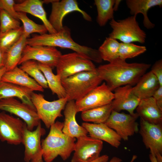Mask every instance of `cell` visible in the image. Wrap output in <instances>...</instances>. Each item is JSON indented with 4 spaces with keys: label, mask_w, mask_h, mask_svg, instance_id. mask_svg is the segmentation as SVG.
I'll list each match as a JSON object with an SVG mask.
<instances>
[{
    "label": "cell",
    "mask_w": 162,
    "mask_h": 162,
    "mask_svg": "<svg viewBox=\"0 0 162 162\" xmlns=\"http://www.w3.org/2000/svg\"><path fill=\"white\" fill-rule=\"evenodd\" d=\"M151 66L145 63H127L118 57L111 62L100 65L97 70L102 80L113 91L119 87L135 85Z\"/></svg>",
    "instance_id": "obj_1"
},
{
    "label": "cell",
    "mask_w": 162,
    "mask_h": 162,
    "mask_svg": "<svg viewBox=\"0 0 162 162\" xmlns=\"http://www.w3.org/2000/svg\"><path fill=\"white\" fill-rule=\"evenodd\" d=\"M26 44L30 46H46L69 49L92 62L100 63L103 61L98 50L81 45L72 38L70 29L64 26L60 31L53 33L35 34L27 38Z\"/></svg>",
    "instance_id": "obj_2"
},
{
    "label": "cell",
    "mask_w": 162,
    "mask_h": 162,
    "mask_svg": "<svg viewBox=\"0 0 162 162\" xmlns=\"http://www.w3.org/2000/svg\"><path fill=\"white\" fill-rule=\"evenodd\" d=\"M63 127V122H55L50 126L47 136L41 142L43 158L46 162H52L58 156L65 160L74 151L76 138L64 133Z\"/></svg>",
    "instance_id": "obj_3"
},
{
    "label": "cell",
    "mask_w": 162,
    "mask_h": 162,
    "mask_svg": "<svg viewBox=\"0 0 162 162\" xmlns=\"http://www.w3.org/2000/svg\"><path fill=\"white\" fill-rule=\"evenodd\" d=\"M103 81L97 70L77 73L62 80L68 101L77 100L100 85Z\"/></svg>",
    "instance_id": "obj_4"
},
{
    "label": "cell",
    "mask_w": 162,
    "mask_h": 162,
    "mask_svg": "<svg viewBox=\"0 0 162 162\" xmlns=\"http://www.w3.org/2000/svg\"><path fill=\"white\" fill-rule=\"evenodd\" d=\"M136 16L132 15L125 19L116 20L113 18L110 21L112 29L109 37L124 43L137 42L144 43L146 34L140 28L136 20Z\"/></svg>",
    "instance_id": "obj_5"
},
{
    "label": "cell",
    "mask_w": 162,
    "mask_h": 162,
    "mask_svg": "<svg viewBox=\"0 0 162 162\" xmlns=\"http://www.w3.org/2000/svg\"><path fill=\"white\" fill-rule=\"evenodd\" d=\"M31 99L40 120L47 128H50L57 118L63 116L62 111L64 110L68 101L66 98L48 101L45 99L43 94L34 92Z\"/></svg>",
    "instance_id": "obj_6"
},
{
    "label": "cell",
    "mask_w": 162,
    "mask_h": 162,
    "mask_svg": "<svg viewBox=\"0 0 162 162\" xmlns=\"http://www.w3.org/2000/svg\"><path fill=\"white\" fill-rule=\"evenodd\" d=\"M56 67L61 80L80 72L97 70L92 61L75 52L62 54Z\"/></svg>",
    "instance_id": "obj_7"
},
{
    "label": "cell",
    "mask_w": 162,
    "mask_h": 162,
    "mask_svg": "<svg viewBox=\"0 0 162 162\" xmlns=\"http://www.w3.org/2000/svg\"><path fill=\"white\" fill-rule=\"evenodd\" d=\"M139 117L135 112L133 114L120 112L113 110L104 123L115 130L124 141L139 132V124L136 120Z\"/></svg>",
    "instance_id": "obj_8"
},
{
    "label": "cell",
    "mask_w": 162,
    "mask_h": 162,
    "mask_svg": "<svg viewBox=\"0 0 162 162\" xmlns=\"http://www.w3.org/2000/svg\"><path fill=\"white\" fill-rule=\"evenodd\" d=\"M45 133L46 131L42 127L41 123L33 130H28L25 123L22 143L24 146V159L26 162L43 161L41 138Z\"/></svg>",
    "instance_id": "obj_9"
},
{
    "label": "cell",
    "mask_w": 162,
    "mask_h": 162,
    "mask_svg": "<svg viewBox=\"0 0 162 162\" xmlns=\"http://www.w3.org/2000/svg\"><path fill=\"white\" fill-rule=\"evenodd\" d=\"M0 110L9 112L21 118L30 130H33L40 123L36 109L14 98L0 100Z\"/></svg>",
    "instance_id": "obj_10"
},
{
    "label": "cell",
    "mask_w": 162,
    "mask_h": 162,
    "mask_svg": "<svg viewBox=\"0 0 162 162\" xmlns=\"http://www.w3.org/2000/svg\"><path fill=\"white\" fill-rule=\"evenodd\" d=\"M139 133L142 142L158 162H162V124H154L140 118Z\"/></svg>",
    "instance_id": "obj_11"
},
{
    "label": "cell",
    "mask_w": 162,
    "mask_h": 162,
    "mask_svg": "<svg viewBox=\"0 0 162 162\" xmlns=\"http://www.w3.org/2000/svg\"><path fill=\"white\" fill-rule=\"evenodd\" d=\"M25 123L19 118L0 112V140L15 145L22 143Z\"/></svg>",
    "instance_id": "obj_12"
},
{
    "label": "cell",
    "mask_w": 162,
    "mask_h": 162,
    "mask_svg": "<svg viewBox=\"0 0 162 162\" xmlns=\"http://www.w3.org/2000/svg\"><path fill=\"white\" fill-rule=\"evenodd\" d=\"M77 139L71 162H90L100 156L103 146L102 141L87 135Z\"/></svg>",
    "instance_id": "obj_13"
},
{
    "label": "cell",
    "mask_w": 162,
    "mask_h": 162,
    "mask_svg": "<svg viewBox=\"0 0 162 162\" xmlns=\"http://www.w3.org/2000/svg\"><path fill=\"white\" fill-rule=\"evenodd\" d=\"M114 94L104 82L96 86L84 96L75 101L77 112H81L111 103Z\"/></svg>",
    "instance_id": "obj_14"
},
{
    "label": "cell",
    "mask_w": 162,
    "mask_h": 162,
    "mask_svg": "<svg viewBox=\"0 0 162 162\" xmlns=\"http://www.w3.org/2000/svg\"><path fill=\"white\" fill-rule=\"evenodd\" d=\"M52 10L49 20L50 24L57 32L63 28V20L68 14L73 11H77L82 15L86 20L91 21V16L79 7L75 0H52Z\"/></svg>",
    "instance_id": "obj_15"
},
{
    "label": "cell",
    "mask_w": 162,
    "mask_h": 162,
    "mask_svg": "<svg viewBox=\"0 0 162 162\" xmlns=\"http://www.w3.org/2000/svg\"><path fill=\"white\" fill-rule=\"evenodd\" d=\"M62 55L56 47L46 46H30L26 45L24 48L19 65L29 60L48 65L52 68L56 67Z\"/></svg>",
    "instance_id": "obj_16"
},
{
    "label": "cell",
    "mask_w": 162,
    "mask_h": 162,
    "mask_svg": "<svg viewBox=\"0 0 162 162\" xmlns=\"http://www.w3.org/2000/svg\"><path fill=\"white\" fill-rule=\"evenodd\" d=\"M132 86L126 85L118 87L113 91L114 98L111 102L113 110L120 112L122 110L133 114L140 100L134 94Z\"/></svg>",
    "instance_id": "obj_17"
},
{
    "label": "cell",
    "mask_w": 162,
    "mask_h": 162,
    "mask_svg": "<svg viewBox=\"0 0 162 162\" xmlns=\"http://www.w3.org/2000/svg\"><path fill=\"white\" fill-rule=\"evenodd\" d=\"M82 126L90 136L106 142L115 148H117L120 146L121 138L115 130L104 123L95 124L85 122L82 123Z\"/></svg>",
    "instance_id": "obj_18"
},
{
    "label": "cell",
    "mask_w": 162,
    "mask_h": 162,
    "mask_svg": "<svg viewBox=\"0 0 162 162\" xmlns=\"http://www.w3.org/2000/svg\"><path fill=\"white\" fill-rule=\"evenodd\" d=\"M77 112L75 101H68L64 109V118L62 131L66 135L77 139L88 134L86 130L77 123L76 119Z\"/></svg>",
    "instance_id": "obj_19"
},
{
    "label": "cell",
    "mask_w": 162,
    "mask_h": 162,
    "mask_svg": "<svg viewBox=\"0 0 162 162\" xmlns=\"http://www.w3.org/2000/svg\"><path fill=\"white\" fill-rule=\"evenodd\" d=\"M136 113L145 121L154 124H162V108L152 97L141 100Z\"/></svg>",
    "instance_id": "obj_20"
},
{
    "label": "cell",
    "mask_w": 162,
    "mask_h": 162,
    "mask_svg": "<svg viewBox=\"0 0 162 162\" xmlns=\"http://www.w3.org/2000/svg\"><path fill=\"white\" fill-rule=\"evenodd\" d=\"M43 1L25 0L20 3H15L14 8L17 12L29 13L40 19L46 27L49 33L57 32L49 22L43 7Z\"/></svg>",
    "instance_id": "obj_21"
},
{
    "label": "cell",
    "mask_w": 162,
    "mask_h": 162,
    "mask_svg": "<svg viewBox=\"0 0 162 162\" xmlns=\"http://www.w3.org/2000/svg\"><path fill=\"white\" fill-rule=\"evenodd\" d=\"M1 81L12 83L28 88L32 91L43 92L44 88L34 80L17 66L6 71Z\"/></svg>",
    "instance_id": "obj_22"
},
{
    "label": "cell",
    "mask_w": 162,
    "mask_h": 162,
    "mask_svg": "<svg viewBox=\"0 0 162 162\" xmlns=\"http://www.w3.org/2000/svg\"><path fill=\"white\" fill-rule=\"evenodd\" d=\"M160 86L157 77L150 70L140 78L133 86L132 91L134 94L141 100L152 97Z\"/></svg>",
    "instance_id": "obj_23"
},
{
    "label": "cell",
    "mask_w": 162,
    "mask_h": 162,
    "mask_svg": "<svg viewBox=\"0 0 162 162\" xmlns=\"http://www.w3.org/2000/svg\"><path fill=\"white\" fill-rule=\"evenodd\" d=\"M33 91L27 88L5 82L0 81V100L16 97L21 101L35 109L31 101Z\"/></svg>",
    "instance_id": "obj_24"
},
{
    "label": "cell",
    "mask_w": 162,
    "mask_h": 162,
    "mask_svg": "<svg viewBox=\"0 0 162 162\" xmlns=\"http://www.w3.org/2000/svg\"><path fill=\"white\" fill-rule=\"evenodd\" d=\"M127 6L130 9V13L132 15L142 14L143 17V24L147 29L154 28L155 25L149 19L147 15L149 10L152 7L162 5L161 0H127Z\"/></svg>",
    "instance_id": "obj_25"
},
{
    "label": "cell",
    "mask_w": 162,
    "mask_h": 162,
    "mask_svg": "<svg viewBox=\"0 0 162 162\" xmlns=\"http://www.w3.org/2000/svg\"><path fill=\"white\" fill-rule=\"evenodd\" d=\"M27 38L23 34L18 40L4 53V65L7 71L13 69L19 65Z\"/></svg>",
    "instance_id": "obj_26"
},
{
    "label": "cell",
    "mask_w": 162,
    "mask_h": 162,
    "mask_svg": "<svg viewBox=\"0 0 162 162\" xmlns=\"http://www.w3.org/2000/svg\"><path fill=\"white\" fill-rule=\"evenodd\" d=\"M38 62V67L44 75L48 88L52 93L56 94L58 98H66V93L59 76L54 74L51 67L46 64Z\"/></svg>",
    "instance_id": "obj_27"
},
{
    "label": "cell",
    "mask_w": 162,
    "mask_h": 162,
    "mask_svg": "<svg viewBox=\"0 0 162 162\" xmlns=\"http://www.w3.org/2000/svg\"><path fill=\"white\" fill-rule=\"evenodd\" d=\"M111 102L82 112V119L85 122H92L95 124L104 123L113 110Z\"/></svg>",
    "instance_id": "obj_28"
},
{
    "label": "cell",
    "mask_w": 162,
    "mask_h": 162,
    "mask_svg": "<svg viewBox=\"0 0 162 162\" xmlns=\"http://www.w3.org/2000/svg\"><path fill=\"white\" fill-rule=\"evenodd\" d=\"M114 0H95L97 11V21L100 26L105 25L107 22L114 18Z\"/></svg>",
    "instance_id": "obj_29"
},
{
    "label": "cell",
    "mask_w": 162,
    "mask_h": 162,
    "mask_svg": "<svg viewBox=\"0 0 162 162\" xmlns=\"http://www.w3.org/2000/svg\"><path fill=\"white\" fill-rule=\"evenodd\" d=\"M120 44L115 39L106 38L98 50L102 60L110 63L118 58Z\"/></svg>",
    "instance_id": "obj_30"
},
{
    "label": "cell",
    "mask_w": 162,
    "mask_h": 162,
    "mask_svg": "<svg viewBox=\"0 0 162 162\" xmlns=\"http://www.w3.org/2000/svg\"><path fill=\"white\" fill-rule=\"evenodd\" d=\"M20 68L32 77L44 88H48L45 78L38 67V62L33 60H28L22 63Z\"/></svg>",
    "instance_id": "obj_31"
},
{
    "label": "cell",
    "mask_w": 162,
    "mask_h": 162,
    "mask_svg": "<svg viewBox=\"0 0 162 162\" xmlns=\"http://www.w3.org/2000/svg\"><path fill=\"white\" fill-rule=\"evenodd\" d=\"M18 12V19L23 23V34L27 38H29L31 34L34 33H37L40 34L46 33L48 31L44 24L40 25L36 23L29 18L26 13Z\"/></svg>",
    "instance_id": "obj_32"
},
{
    "label": "cell",
    "mask_w": 162,
    "mask_h": 162,
    "mask_svg": "<svg viewBox=\"0 0 162 162\" xmlns=\"http://www.w3.org/2000/svg\"><path fill=\"white\" fill-rule=\"evenodd\" d=\"M22 26L5 32L0 33V49L4 53L15 44L22 36Z\"/></svg>",
    "instance_id": "obj_33"
},
{
    "label": "cell",
    "mask_w": 162,
    "mask_h": 162,
    "mask_svg": "<svg viewBox=\"0 0 162 162\" xmlns=\"http://www.w3.org/2000/svg\"><path fill=\"white\" fill-rule=\"evenodd\" d=\"M145 46L138 45L132 43H120L118 56L120 58L126 60L127 59L136 57L146 51Z\"/></svg>",
    "instance_id": "obj_34"
},
{
    "label": "cell",
    "mask_w": 162,
    "mask_h": 162,
    "mask_svg": "<svg viewBox=\"0 0 162 162\" xmlns=\"http://www.w3.org/2000/svg\"><path fill=\"white\" fill-rule=\"evenodd\" d=\"M19 20L15 19L5 11L0 10V33L20 28Z\"/></svg>",
    "instance_id": "obj_35"
},
{
    "label": "cell",
    "mask_w": 162,
    "mask_h": 162,
    "mask_svg": "<svg viewBox=\"0 0 162 162\" xmlns=\"http://www.w3.org/2000/svg\"><path fill=\"white\" fill-rule=\"evenodd\" d=\"M1 10H3L16 19H18V12L14 8L15 4L14 0H0Z\"/></svg>",
    "instance_id": "obj_36"
},
{
    "label": "cell",
    "mask_w": 162,
    "mask_h": 162,
    "mask_svg": "<svg viewBox=\"0 0 162 162\" xmlns=\"http://www.w3.org/2000/svg\"><path fill=\"white\" fill-rule=\"evenodd\" d=\"M151 71L158 79L160 85L162 86V60L156 61L151 68Z\"/></svg>",
    "instance_id": "obj_37"
},
{
    "label": "cell",
    "mask_w": 162,
    "mask_h": 162,
    "mask_svg": "<svg viewBox=\"0 0 162 162\" xmlns=\"http://www.w3.org/2000/svg\"><path fill=\"white\" fill-rule=\"evenodd\" d=\"M152 97L158 106L162 108V86H160L156 91Z\"/></svg>",
    "instance_id": "obj_38"
},
{
    "label": "cell",
    "mask_w": 162,
    "mask_h": 162,
    "mask_svg": "<svg viewBox=\"0 0 162 162\" xmlns=\"http://www.w3.org/2000/svg\"><path fill=\"white\" fill-rule=\"evenodd\" d=\"M109 159V156L105 154L100 156L98 158L90 162H107Z\"/></svg>",
    "instance_id": "obj_39"
},
{
    "label": "cell",
    "mask_w": 162,
    "mask_h": 162,
    "mask_svg": "<svg viewBox=\"0 0 162 162\" xmlns=\"http://www.w3.org/2000/svg\"><path fill=\"white\" fill-rule=\"evenodd\" d=\"M4 53L0 49V69L4 66Z\"/></svg>",
    "instance_id": "obj_40"
},
{
    "label": "cell",
    "mask_w": 162,
    "mask_h": 162,
    "mask_svg": "<svg viewBox=\"0 0 162 162\" xmlns=\"http://www.w3.org/2000/svg\"><path fill=\"white\" fill-rule=\"evenodd\" d=\"M149 156L151 162H158L155 156L153 153L150 152Z\"/></svg>",
    "instance_id": "obj_41"
},
{
    "label": "cell",
    "mask_w": 162,
    "mask_h": 162,
    "mask_svg": "<svg viewBox=\"0 0 162 162\" xmlns=\"http://www.w3.org/2000/svg\"><path fill=\"white\" fill-rule=\"evenodd\" d=\"M122 160L120 158L116 156L113 157L107 162H122Z\"/></svg>",
    "instance_id": "obj_42"
},
{
    "label": "cell",
    "mask_w": 162,
    "mask_h": 162,
    "mask_svg": "<svg viewBox=\"0 0 162 162\" xmlns=\"http://www.w3.org/2000/svg\"><path fill=\"white\" fill-rule=\"evenodd\" d=\"M6 71V69L4 66L0 69V81L1 80L2 76Z\"/></svg>",
    "instance_id": "obj_43"
},
{
    "label": "cell",
    "mask_w": 162,
    "mask_h": 162,
    "mask_svg": "<svg viewBox=\"0 0 162 162\" xmlns=\"http://www.w3.org/2000/svg\"><path fill=\"white\" fill-rule=\"evenodd\" d=\"M121 1V0H115V4L113 7L114 11H116L117 10L118 5Z\"/></svg>",
    "instance_id": "obj_44"
},
{
    "label": "cell",
    "mask_w": 162,
    "mask_h": 162,
    "mask_svg": "<svg viewBox=\"0 0 162 162\" xmlns=\"http://www.w3.org/2000/svg\"><path fill=\"white\" fill-rule=\"evenodd\" d=\"M137 156L136 155H133L131 160L130 162H133L135 159L137 158Z\"/></svg>",
    "instance_id": "obj_45"
},
{
    "label": "cell",
    "mask_w": 162,
    "mask_h": 162,
    "mask_svg": "<svg viewBox=\"0 0 162 162\" xmlns=\"http://www.w3.org/2000/svg\"><path fill=\"white\" fill-rule=\"evenodd\" d=\"M1 10V4H0V10Z\"/></svg>",
    "instance_id": "obj_46"
},
{
    "label": "cell",
    "mask_w": 162,
    "mask_h": 162,
    "mask_svg": "<svg viewBox=\"0 0 162 162\" xmlns=\"http://www.w3.org/2000/svg\"><path fill=\"white\" fill-rule=\"evenodd\" d=\"M43 162V161H41V162Z\"/></svg>",
    "instance_id": "obj_47"
},
{
    "label": "cell",
    "mask_w": 162,
    "mask_h": 162,
    "mask_svg": "<svg viewBox=\"0 0 162 162\" xmlns=\"http://www.w3.org/2000/svg\"></svg>",
    "instance_id": "obj_48"
}]
</instances>
